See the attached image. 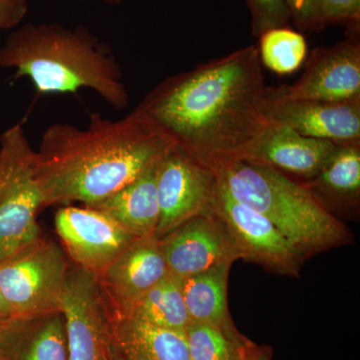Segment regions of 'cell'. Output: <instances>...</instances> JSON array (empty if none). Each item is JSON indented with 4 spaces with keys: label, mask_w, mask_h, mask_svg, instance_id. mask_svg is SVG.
I'll return each mask as SVG.
<instances>
[{
    "label": "cell",
    "mask_w": 360,
    "mask_h": 360,
    "mask_svg": "<svg viewBox=\"0 0 360 360\" xmlns=\"http://www.w3.org/2000/svg\"><path fill=\"white\" fill-rule=\"evenodd\" d=\"M266 87L257 46L250 45L162 80L134 112L212 168L240 158L269 127L262 113Z\"/></svg>",
    "instance_id": "obj_1"
},
{
    "label": "cell",
    "mask_w": 360,
    "mask_h": 360,
    "mask_svg": "<svg viewBox=\"0 0 360 360\" xmlns=\"http://www.w3.org/2000/svg\"><path fill=\"white\" fill-rule=\"evenodd\" d=\"M174 144L134 111L120 120L92 113L82 129L54 123L35 150V177L44 206L96 205L141 176Z\"/></svg>",
    "instance_id": "obj_2"
},
{
    "label": "cell",
    "mask_w": 360,
    "mask_h": 360,
    "mask_svg": "<svg viewBox=\"0 0 360 360\" xmlns=\"http://www.w3.org/2000/svg\"><path fill=\"white\" fill-rule=\"evenodd\" d=\"M0 68H13L14 78L27 77L40 94L89 89L115 110L129 105L117 59L84 27L27 23L0 46Z\"/></svg>",
    "instance_id": "obj_3"
},
{
    "label": "cell",
    "mask_w": 360,
    "mask_h": 360,
    "mask_svg": "<svg viewBox=\"0 0 360 360\" xmlns=\"http://www.w3.org/2000/svg\"><path fill=\"white\" fill-rule=\"evenodd\" d=\"M210 169L234 200L269 219L302 255L326 250L347 238V231L305 184L276 168L233 158Z\"/></svg>",
    "instance_id": "obj_4"
},
{
    "label": "cell",
    "mask_w": 360,
    "mask_h": 360,
    "mask_svg": "<svg viewBox=\"0 0 360 360\" xmlns=\"http://www.w3.org/2000/svg\"><path fill=\"white\" fill-rule=\"evenodd\" d=\"M34 158L22 125L0 135V260L41 236L37 215L45 206Z\"/></svg>",
    "instance_id": "obj_5"
},
{
    "label": "cell",
    "mask_w": 360,
    "mask_h": 360,
    "mask_svg": "<svg viewBox=\"0 0 360 360\" xmlns=\"http://www.w3.org/2000/svg\"><path fill=\"white\" fill-rule=\"evenodd\" d=\"M68 269L63 248L42 236L0 260V290L11 314L63 312Z\"/></svg>",
    "instance_id": "obj_6"
},
{
    "label": "cell",
    "mask_w": 360,
    "mask_h": 360,
    "mask_svg": "<svg viewBox=\"0 0 360 360\" xmlns=\"http://www.w3.org/2000/svg\"><path fill=\"white\" fill-rule=\"evenodd\" d=\"M63 314L68 360H115L112 314L96 274L70 265Z\"/></svg>",
    "instance_id": "obj_7"
},
{
    "label": "cell",
    "mask_w": 360,
    "mask_h": 360,
    "mask_svg": "<svg viewBox=\"0 0 360 360\" xmlns=\"http://www.w3.org/2000/svg\"><path fill=\"white\" fill-rule=\"evenodd\" d=\"M359 34L360 28H348L347 39L314 49L295 84L266 87L267 94L290 101H360Z\"/></svg>",
    "instance_id": "obj_8"
},
{
    "label": "cell",
    "mask_w": 360,
    "mask_h": 360,
    "mask_svg": "<svg viewBox=\"0 0 360 360\" xmlns=\"http://www.w3.org/2000/svg\"><path fill=\"white\" fill-rule=\"evenodd\" d=\"M210 212L224 224L240 258L281 274L298 276L302 253L264 215L234 200L217 180Z\"/></svg>",
    "instance_id": "obj_9"
},
{
    "label": "cell",
    "mask_w": 360,
    "mask_h": 360,
    "mask_svg": "<svg viewBox=\"0 0 360 360\" xmlns=\"http://www.w3.org/2000/svg\"><path fill=\"white\" fill-rule=\"evenodd\" d=\"M215 175L176 144L160 158L158 167L160 224L155 236L162 238L196 215L210 212Z\"/></svg>",
    "instance_id": "obj_10"
},
{
    "label": "cell",
    "mask_w": 360,
    "mask_h": 360,
    "mask_svg": "<svg viewBox=\"0 0 360 360\" xmlns=\"http://www.w3.org/2000/svg\"><path fill=\"white\" fill-rule=\"evenodd\" d=\"M54 225L73 264L96 276L141 238L105 213L87 206L61 208Z\"/></svg>",
    "instance_id": "obj_11"
},
{
    "label": "cell",
    "mask_w": 360,
    "mask_h": 360,
    "mask_svg": "<svg viewBox=\"0 0 360 360\" xmlns=\"http://www.w3.org/2000/svg\"><path fill=\"white\" fill-rule=\"evenodd\" d=\"M158 240L168 272L179 279L240 258L224 224L212 212L187 220Z\"/></svg>",
    "instance_id": "obj_12"
},
{
    "label": "cell",
    "mask_w": 360,
    "mask_h": 360,
    "mask_svg": "<svg viewBox=\"0 0 360 360\" xmlns=\"http://www.w3.org/2000/svg\"><path fill=\"white\" fill-rule=\"evenodd\" d=\"M262 113L311 139L342 146L360 142V101L326 103L290 101L269 96L265 89Z\"/></svg>",
    "instance_id": "obj_13"
},
{
    "label": "cell",
    "mask_w": 360,
    "mask_h": 360,
    "mask_svg": "<svg viewBox=\"0 0 360 360\" xmlns=\"http://www.w3.org/2000/svg\"><path fill=\"white\" fill-rule=\"evenodd\" d=\"M168 274L160 240L150 236L137 238L96 276L111 311L125 314Z\"/></svg>",
    "instance_id": "obj_14"
},
{
    "label": "cell",
    "mask_w": 360,
    "mask_h": 360,
    "mask_svg": "<svg viewBox=\"0 0 360 360\" xmlns=\"http://www.w3.org/2000/svg\"><path fill=\"white\" fill-rule=\"evenodd\" d=\"M338 146L330 141L304 136L281 123L270 122L264 134L239 158L310 179L321 172Z\"/></svg>",
    "instance_id": "obj_15"
},
{
    "label": "cell",
    "mask_w": 360,
    "mask_h": 360,
    "mask_svg": "<svg viewBox=\"0 0 360 360\" xmlns=\"http://www.w3.org/2000/svg\"><path fill=\"white\" fill-rule=\"evenodd\" d=\"M111 314L115 343L127 360H191L184 330L160 328L134 315Z\"/></svg>",
    "instance_id": "obj_16"
},
{
    "label": "cell",
    "mask_w": 360,
    "mask_h": 360,
    "mask_svg": "<svg viewBox=\"0 0 360 360\" xmlns=\"http://www.w3.org/2000/svg\"><path fill=\"white\" fill-rule=\"evenodd\" d=\"M158 162L129 186L87 207L105 213L137 238L155 236L160 217L156 186Z\"/></svg>",
    "instance_id": "obj_17"
},
{
    "label": "cell",
    "mask_w": 360,
    "mask_h": 360,
    "mask_svg": "<svg viewBox=\"0 0 360 360\" xmlns=\"http://www.w3.org/2000/svg\"><path fill=\"white\" fill-rule=\"evenodd\" d=\"M7 360H68L63 312L14 316L7 330Z\"/></svg>",
    "instance_id": "obj_18"
},
{
    "label": "cell",
    "mask_w": 360,
    "mask_h": 360,
    "mask_svg": "<svg viewBox=\"0 0 360 360\" xmlns=\"http://www.w3.org/2000/svg\"><path fill=\"white\" fill-rule=\"evenodd\" d=\"M231 264L219 266L180 279L191 321L202 322L229 333L227 281Z\"/></svg>",
    "instance_id": "obj_19"
},
{
    "label": "cell",
    "mask_w": 360,
    "mask_h": 360,
    "mask_svg": "<svg viewBox=\"0 0 360 360\" xmlns=\"http://www.w3.org/2000/svg\"><path fill=\"white\" fill-rule=\"evenodd\" d=\"M305 186L323 205L324 202L348 203L359 200L360 142L338 146L321 172Z\"/></svg>",
    "instance_id": "obj_20"
},
{
    "label": "cell",
    "mask_w": 360,
    "mask_h": 360,
    "mask_svg": "<svg viewBox=\"0 0 360 360\" xmlns=\"http://www.w3.org/2000/svg\"><path fill=\"white\" fill-rule=\"evenodd\" d=\"M125 314L175 330H184L191 321L182 293L181 281L172 274L148 290L131 311Z\"/></svg>",
    "instance_id": "obj_21"
},
{
    "label": "cell",
    "mask_w": 360,
    "mask_h": 360,
    "mask_svg": "<svg viewBox=\"0 0 360 360\" xmlns=\"http://www.w3.org/2000/svg\"><path fill=\"white\" fill-rule=\"evenodd\" d=\"M258 39L260 63L277 75L295 72L307 58L309 47L305 37L290 26L270 30Z\"/></svg>",
    "instance_id": "obj_22"
},
{
    "label": "cell",
    "mask_w": 360,
    "mask_h": 360,
    "mask_svg": "<svg viewBox=\"0 0 360 360\" xmlns=\"http://www.w3.org/2000/svg\"><path fill=\"white\" fill-rule=\"evenodd\" d=\"M184 333L191 360L234 359L233 345L221 329L202 322L191 321Z\"/></svg>",
    "instance_id": "obj_23"
},
{
    "label": "cell",
    "mask_w": 360,
    "mask_h": 360,
    "mask_svg": "<svg viewBox=\"0 0 360 360\" xmlns=\"http://www.w3.org/2000/svg\"><path fill=\"white\" fill-rule=\"evenodd\" d=\"M251 16V33L259 39L270 30L290 26L284 0H246Z\"/></svg>",
    "instance_id": "obj_24"
},
{
    "label": "cell",
    "mask_w": 360,
    "mask_h": 360,
    "mask_svg": "<svg viewBox=\"0 0 360 360\" xmlns=\"http://www.w3.org/2000/svg\"><path fill=\"white\" fill-rule=\"evenodd\" d=\"M290 22L300 32H319L326 28L321 13V0H284Z\"/></svg>",
    "instance_id": "obj_25"
},
{
    "label": "cell",
    "mask_w": 360,
    "mask_h": 360,
    "mask_svg": "<svg viewBox=\"0 0 360 360\" xmlns=\"http://www.w3.org/2000/svg\"><path fill=\"white\" fill-rule=\"evenodd\" d=\"M324 25H343L360 27V0H321Z\"/></svg>",
    "instance_id": "obj_26"
},
{
    "label": "cell",
    "mask_w": 360,
    "mask_h": 360,
    "mask_svg": "<svg viewBox=\"0 0 360 360\" xmlns=\"http://www.w3.org/2000/svg\"><path fill=\"white\" fill-rule=\"evenodd\" d=\"M27 11V0H0V30L15 27Z\"/></svg>",
    "instance_id": "obj_27"
},
{
    "label": "cell",
    "mask_w": 360,
    "mask_h": 360,
    "mask_svg": "<svg viewBox=\"0 0 360 360\" xmlns=\"http://www.w3.org/2000/svg\"><path fill=\"white\" fill-rule=\"evenodd\" d=\"M9 316H13V314H11L8 305L4 300V295H2L1 290H0V319Z\"/></svg>",
    "instance_id": "obj_28"
},
{
    "label": "cell",
    "mask_w": 360,
    "mask_h": 360,
    "mask_svg": "<svg viewBox=\"0 0 360 360\" xmlns=\"http://www.w3.org/2000/svg\"><path fill=\"white\" fill-rule=\"evenodd\" d=\"M104 1L110 6H117V4H122L123 0H104Z\"/></svg>",
    "instance_id": "obj_29"
},
{
    "label": "cell",
    "mask_w": 360,
    "mask_h": 360,
    "mask_svg": "<svg viewBox=\"0 0 360 360\" xmlns=\"http://www.w3.org/2000/svg\"><path fill=\"white\" fill-rule=\"evenodd\" d=\"M253 360H269V357H267L266 354H262V355H258V356L255 357V359Z\"/></svg>",
    "instance_id": "obj_30"
}]
</instances>
